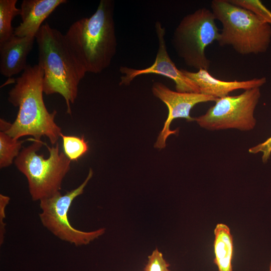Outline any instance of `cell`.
Wrapping results in <instances>:
<instances>
[{
	"label": "cell",
	"instance_id": "1",
	"mask_svg": "<svg viewBox=\"0 0 271 271\" xmlns=\"http://www.w3.org/2000/svg\"><path fill=\"white\" fill-rule=\"evenodd\" d=\"M44 70L37 64L28 65L16 79L15 86L9 92L8 100L19 108L12 123L0 119V129L13 138L30 136L41 140L46 137L52 145H56L62 133L55 121L56 110H47L43 99Z\"/></svg>",
	"mask_w": 271,
	"mask_h": 271
},
{
	"label": "cell",
	"instance_id": "2",
	"mask_svg": "<svg viewBox=\"0 0 271 271\" xmlns=\"http://www.w3.org/2000/svg\"><path fill=\"white\" fill-rule=\"evenodd\" d=\"M114 2L101 0L89 17L74 22L64 34L70 50L86 73L107 68L116 53Z\"/></svg>",
	"mask_w": 271,
	"mask_h": 271
},
{
	"label": "cell",
	"instance_id": "3",
	"mask_svg": "<svg viewBox=\"0 0 271 271\" xmlns=\"http://www.w3.org/2000/svg\"><path fill=\"white\" fill-rule=\"evenodd\" d=\"M39 64L44 70L43 92L58 93L64 98L66 112L71 114V104L77 98L78 86L86 72L69 47L64 35L48 23L36 35Z\"/></svg>",
	"mask_w": 271,
	"mask_h": 271
},
{
	"label": "cell",
	"instance_id": "4",
	"mask_svg": "<svg viewBox=\"0 0 271 271\" xmlns=\"http://www.w3.org/2000/svg\"><path fill=\"white\" fill-rule=\"evenodd\" d=\"M32 141L14 162L27 179L32 200L40 201L60 192L71 161L60 151L59 143L50 147L41 140Z\"/></svg>",
	"mask_w": 271,
	"mask_h": 271
},
{
	"label": "cell",
	"instance_id": "5",
	"mask_svg": "<svg viewBox=\"0 0 271 271\" xmlns=\"http://www.w3.org/2000/svg\"><path fill=\"white\" fill-rule=\"evenodd\" d=\"M211 11L222 28L217 41L242 55L265 52L271 41V26L251 12L228 0H213Z\"/></svg>",
	"mask_w": 271,
	"mask_h": 271
},
{
	"label": "cell",
	"instance_id": "6",
	"mask_svg": "<svg viewBox=\"0 0 271 271\" xmlns=\"http://www.w3.org/2000/svg\"><path fill=\"white\" fill-rule=\"evenodd\" d=\"M215 21L211 10L203 8L184 16L175 28L171 43L187 66L208 70L211 62L205 49L220 34Z\"/></svg>",
	"mask_w": 271,
	"mask_h": 271
},
{
	"label": "cell",
	"instance_id": "7",
	"mask_svg": "<svg viewBox=\"0 0 271 271\" xmlns=\"http://www.w3.org/2000/svg\"><path fill=\"white\" fill-rule=\"evenodd\" d=\"M93 176L90 168L85 180L78 187L61 195L60 192L40 201L39 218L42 225L61 240L76 246L88 244L105 232L104 228L86 232L73 227L68 213L74 199L83 194Z\"/></svg>",
	"mask_w": 271,
	"mask_h": 271
},
{
	"label": "cell",
	"instance_id": "8",
	"mask_svg": "<svg viewBox=\"0 0 271 271\" xmlns=\"http://www.w3.org/2000/svg\"><path fill=\"white\" fill-rule=\"evenodd\" d=\"M261 94L259 88L245 90L235 96L217 98L206 112L194 118L198 124L209 130L237 129L250 131L256 123L254 112Z\"/></svg>",
	"mask_w": 271,
	"mask_h": 271
},
{
	"label": "cell",
	"instance_id": "9",
	"mask_svg": "<svg viewBox=\"0 0 271 271\" xmlns=\"http://www.w3.org/2000/svg\"><path fill=\"white\" fill-rule=\"evenodd\" d=\"M158 39V47L153 64L144 69H135L127 66H120V85H128L138 76L149 74L164 76L172 79L175 84L176 90L180 92L200 93L197 85L186 76L181 69L176 67L170 58L165 40L166 29L160 22L155 25Z\"/></svg>",
	"mask_w": 271,
	"mask_h": 271
},
{
	"label": "cell",
	"instance_id": "10",
	"mask_svg": "<svg viewBox=\"0 0 271 271\" xmlns=\"http://www.w3.org/2000/svg\"><path fill=\"white\" fill-rule=\"evenodd\" d=\"M155 96L160 99L167 106L169 113L162 130L160 132L154 147L162 149L166 147L168 137L177 134L178 130H171L170 125L176 118H184L188 121H194L190 115L191 110L197 104L208 101H215L216 98L200 93L180 92L171 90L160 82H155L152 87Z\"/></svg>",
	"mask_w": 271,
	"mask_h": 271
},
{
	"label": "cell",
	"instance_id": "11",
	"mask_svg": "<svg viewBox=\"0 0 271 271\" xmlns=\"http://www.w3.org/2000/svg\"><path fill=\"white\" fill-rule=\"evenodd\" d=\"M184 74L198 86L200 93L219 98L229 95L235 90L260 88L266 82L265 77L243 81H223L212 76L208 70L201 69L196 72L181 69Z\"/></svg>",
	"mask_w": 271,
	"mask_h": 271
},
{
	"label": "cell",
	"instance_id": "12",
	"mask_svg": "<svg viewBox=\"0 0 271 271\" xmlns=\"http://www.w3.org/2000/svg\"><path fill=\"white\" fill-rule=\"evenodd\" d=\"M36 37L15 35L0 43V72L11 77L27 68V59L32 50Z\"/></svg>",
	"mask_w": 271,
	"mask_h": 271
},
{
	"label": "cell",
	"instance_id": "13",
	"mask_svg": "<svg viewBox=\"0 0 271 271\" xmlns=\"http://www.w3.org/2000/svg\"><path fill=\"white\" fill-rule=\"evenodd\" d=\"M66 0H23L21 5L22 22L14 29V35L18 37L36 35L43 22Z\"/></svg>",
	"mask_w": 271,
	"mask_h": 271
},
{
	"label": "cell",
	"instance_id": "14",
	"mask_svg": "<svg viewBox=\"0 0 271 271\" xmlns=\"http://www.w3.org/2000/svg\"><path fill=\"white\" fill-rule=\"evenodd\" d=\"M214 263L218 271H233V238L229 227L218 223L214 229Z\"/></svg>",
	"mask_w": 271,
	"mask_h": 271
},
{
	"label": "cell",
	"instance_id": "15",
	"mask_svg": "<svg viewBox=\"0 0 271 271\" xmlns=\"http://www.w3.org/2000/svg\"><path fill=\"white\" fill-rule=\"evenodd\" d=\"M17 3V0H0V43L14 35L12 22L21 13Z\"/></svg>",
	"mask_w": 271,
	"mask_h": 271
},
{
	"label": "cell",
	"instance_id": "16",
	"mask_svg": "<svg viewBox=\"0 0 271 271\" xmlns=\"http://www.w3.org/2000/svg\"><path fill=\"white\" fill-rule=\"evenodd\" d=\"M23 141L11 137L0 131V168L10 166L21 151Z\"/></svg>",
	"mask_w": 271,
	"mask_h": 271
},
{
	"label": "cell",
	"instance_id": "17",
	"mask_svg": "<svg viewBox=\"0 0 271 271\" xmlns=\"http://www.w3.org/2000/svg\"><path fill=\"white\" fill-rule=\"evenodd\" d=\"M62 140L63 152L71 161H77L88 151L89 147L83 136L78 137L73 136L61 134Z\"/></svg>",
	"mask_w": 271,
	"mask_h": 271
},
{
	"label": "cell",
	"instance_id": "18",
	"mask_svg": "<svg viewBox=\"0 0 271 271\" xmlns=\"http://www.w3.org/2000/svg\"><path fill=\"white\" fill-rule=\"evenodd\" d=\"M232 4L245 9L271 26V12L258 0H229Z\"/></svg>",
	"mask_w": 271,
	"mask_h": 271
},
{
	"label": "cell",
	"instance_id": "19",
	"mask_svg": "<svg viewBox=\"0 0 271 271\" xmlns=\"http://www.w3.org/2000/svg\"><path fill=\"white\" fill-rule=\"evenodd\" d=\"M169 266L163 254L157 248L148 256V261L144 271H170Z\"/></svg>",
	"mask_w": 271,
	"mask_h": 271
},
{
	"label": "cell",
	"instance_id": "20",
	"mask_svg": "<svg viewBox=\"0 0 271 271\" xmlns=\"http://www.w3.org/2000/svg\"><path fill=\"white\" fill-rule=\"evenodd\" d=\"M248 152L254 154L261 153L262 161L263 163H266L271 155V137L264 142L249 149Z\"/></svg>",
	"mask_w": 271,
	"mask_h": 271
},
{
	"label": "cell",
	"instance_id": "21",
	"mask_svg": "<svg viewBox=\"0 0 271 271\" xmlns=\"http://www.w3.org/2000/svg\"><path fill=\"white\" fill-rule=\"evenodd\" d=\"M10 198L9 197L0 194V244H3L5 234L6 233V223L4 219L6 218V210L7 206L9 203Z\"/></svg>",
	"mask_w": 271,
	"mask_h": 271
},
{
	"label": "cell",
	"instance_id": "22",
	"mask_svg": "<svg viewBox=\"0 0 271 271\" xmlns=\"http://www.w3.org/2000/svg\"><path fill=\"white\" fill-rule=\"evenodd\" d=\"M269 271H271V261H270V264H269Z\"/></svg>",
	"mask_w": 271,
	"mask_h": 271
}]
</instances>
